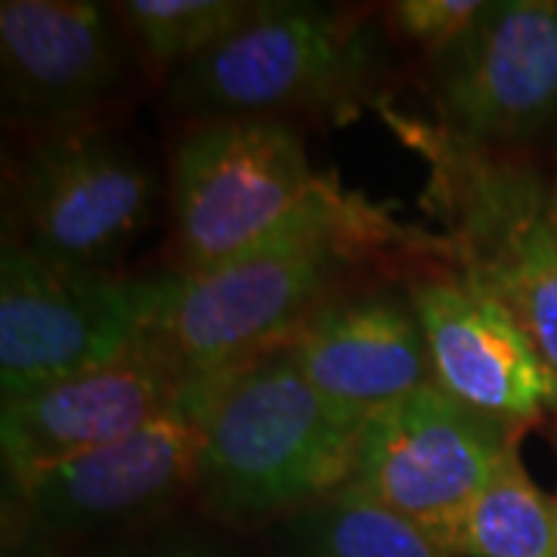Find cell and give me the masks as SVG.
Listing matches in <instances>:
<instances>
[{
	"instance_id": "obj_1",
	"label": "cell",
	"mask_w": 557,
	"mask_h": 557,
	"mask_svg": "<svg viewBox=\"0 0 557 557\" xmlns=\"http://www.w3.org/2000/svg\"><path fill=\"white\" fill-rule=\"evenodd\" d=\"M168 186L180 276L285 242H325L391 276L456 263L446 236L399 220L335 171H317L292 121H186L171 149Z\"/></svg>"
},
{
	"instance_id": "obj_2",
	"label": "cell",
	"mask_w": 557,
	"mask_h": 557,
	"mask_svg": "<svg viewBox=\"0 0 557 557\" xmlns=\"http://www.w3.org/2000/svg\"><path fill=\"white\" fill-rule=\"evenodd\" d=\"M180 409L201 437L193 508L242 536L347 490L366 421L322 397L285 347L186 387Z\"/></svg>"
},
{
	"instance_id": "obj_3",
	"label": "cell",
	"mask_w": 557,
	"mask_h": 557,
	"mask_svg": "<svg viewBox=\"0 0 557 557\" xmlns=\"http://www.w3.org/2000/svg\"><path fill=\"white\" fill-rule=\"evenodd\" d=\"M372 112L421 161L418 205L440 223L456 267L508 304L557 372V149L542 159L483 146L391 97Z\"/></svg>"
},
{
	"instance_id": "obj_4",
	"label": "cell",
	"mask_w": 557,
	"mask_h": 557,
	"mask_svg": "<svg viewBox=\"0 0 557 557\" xmlns=\"http://www.w3.org/2000/svg\"><path fill=\"white\" fill-rule=\"evenodd\" d=\"M387 44L369 13L260 0L258 10L205 57L164 78L168 102L186 121L325 119L375 109L384 94Z\"/></svg>"
},
{
	"instance_id": "obj_5",
	"label": "cell",
	"mask_w": 557,
	"mask_h": 557,
	"mask_svg": "<svg viewBox=\"0 0 557 557\" xmlns=\"http://www.w3.org/2000/svg\"><path fill=\"white\" fill-rule=\"evenodd\" d=\"M180 276L78 273L0 245V394L78 379L159 338Z\"/></svg>"
},
{
	"instance_id": "obj_6",
	"label": "cell",
	"mask_w": 557,
	"mask_h": 557,
	"mask_svg": "<svg viewBox=\"0 0 557 557\" xmlns=\"http://www.w3.org/2000/svg\"><path fill=\"white\" fill-rule=\"evenodd\" d=\"M156 201L152 164L115 131L90 124L40 134L7 168L3 239L62 270L121 273Z\"/></svg>"
},
{
	"instance_id": "obj_7",
	"label": "cell",
	"mask_w": 557,
	"mask_h": 557,
	"mask_svg": "<svg viewBox=\"0 0 557 557\" xmlns=\"http://www.w3.org/2000/svg\"><path fill=\"white\" fill-rule=\"evenodd\" d=\"M199 424L183 409L22 483H7L3 530L69 557L90 542L146 527L193 505Z\"/></svg>"
},
{
	"instance_id": "obj_8",
	"label": "cell",
	"mask_w": 557,
	"mask_h": 557,
	"mask_svg": "<svg viewBox=\"0 0 557 557\" xmlns=\"http://www.w3.org/2000/svg\"><path fill=\"white\" fill-rule=\"evenodd\" d=\"M381 273L325 242H285L201 276H180L159 341L186 387L285 347L304 319L344 282Z\"/></svg>"
},
{
	"instance_id": "obj_9",
	"label": "cell",
	"mask_w": 557,
	"mask_h": 557,
	"mask_svg": "<svg viewBox=\"0 0 557 557\" xmlns=\"http://www.w3.org/2000/svg\"><path fill=\"white\" fill-rule=\"evenodd\" d=\"M431 119L496 149H557V0H486L421 60Z\"/></svg>"
},
{
	"instance_id": "obj_10",
	"label": "cell",
	"mask_w": 557,
	"mask_h": 557,
	"mask_svg": "<svg viewBox=\"0 0 557 557\" xmlns=\"http://www.w3.org/2000/svg\"><path fill=\"white\" fill-rule=\"evenodd\" d=\"M515 446H520L518 431L465 409L431 384L362 421L347 490L416 523L443 545L468 502Z\"/></svg>"
},
{
	"instance_id": "obj_11",
	"label": "cell",
	"mask_w": 557,
	"mask_h": 557,
	"mask_svg": "<svg viewBox=\"0 0 557 557\" xmlns=\"http://www.w3.org/2000/svg\"><path fill=\"white\" fill-rule=\"evenodd\" d=\"M139 60L119 3H0L3 121L32 137L100 124L97 119L127 90Z\"/></svg>"
},
{
	"instance_id": "obj_12",
	"label": "cell",
	"mask_w": 557,
	"mask_h": 557,
	"mask_svg": "<svg viewBox=\"0 0 557 557\" xmlns=\"http://www.w3.org/2000/svg\"><path fill=\"white\" fill-rule=\"evenodd\" d=\"M406 282L434 387L518 431L557 424V372L508 304L456 263L418 267Z\"/></svg>"
},
{
	"instance_id": "obj_13",
	"label": "cell",
	"mask_w": 557,
	"mask_h": 557,
	"mask_svg": "<svg viewBox=\"0 0 557 557\" xmlns=\"http://www.w3.org/2000/svg\"><path fill=\"white\" fill-rule=\"evenodd\" d=\"M403 278L366 273L344 282L285 344L322 397L362 418L434 384L428 341Z\"/></svg>"
},
{
	"instance_id": "obj_14",
	"label": "cell",
	"mask_w": 557,
	"mask_h": 557,
	"mask_svg": "<svg viewBox=\"0 0 557 557\" xmlns=\"http://www.w3.org/2000/svg\"><path fill=\"white\" fill-rule=\"evenodd\" d=\"M186 379L159 338L78 379L57 381L0 406L7 483L112 446L183 406Z\"/></svg>"
},
{
	"instance_id": "obj_15",
	"label": "cell",
	"mask_w": 557,
	"mask_h": 557,
	"mask_svg": "<svg viewBox=\"0 0 557 557\" xmlns=\"http://www.w3.org/2000/svg\"><path fill=\"white\" fill-rule=\"evenodd\" d=\"M263 557H449V552L359 493L310 505L260 533Z\"/></svg>"
},
{
	"instance_id": "obj_16",
	"label": "cell",
	"mask_w": 557,
	"mask_h": 557,
	"mask_svg": "<svg viewBox=\"0 0 557 557\" xmlns=\"http://www.w3.org/2000/svg\"><path fill=\"white\" fill-rule=\"evenodd\" d=\"M449 557H557V498L520 461V446L496 465L443 542Z\"/></svg>"
},
{
	"instance_id": "obj_17",
	"label": "cell",
	"mask_w": 557,
	"mask_h": 557,
	"mask_svg": "<svg viewBox=\"0 0 557 557\" xmlns=\"http://www.w3.org/2000/svg\"><path fill=\"white\" fill-rule=\"evenodd\" d=\"M260 0H124L119 13L139 57L171 78L258 10Z\"/></svg>"
},
{
	"instance_id": "obj_18",
	"label": "cell",
	"mask_w": 557,
	"mask_h": 557,
	"mask_svg": "<svg viewBox=\"0 0 557 557\" xmlns=\"http://www.w3.org/2000/svg\"><path fill=\"white\" fill-rule=\"evenodd\" d=\"M69 557H263L260 536H242L193 505L146 527L90 542Z\"/></svg>"
},
{
	"instance_id": "obj_19",
	"label": "cell",
	"mask_w": 557,
	"mask_h": 557,
	"mask_svg": "<svg viewBox=\"0 0 557 557\" xmlns=\"http://www.w3.org/2000/svg\"><path fill=\"white\" fill-rule=\"evenodd\" d=\"M486 0H397L384 7L391 35L416 47L421 60L446 50L478 20Z\"/></svg>"
},
{
	"instance_id": "obj_20",
	"label": "cell",
	"mask_w": 557,
	"mask_h": 557,
	"mask_svg": "<svg viewBox=\"0 0 557 557\" xmlns=\"http://www.w3.org/2000/svg\"><path fill=\"white\" fill-rule=\"evenodd\" d=\"M0 557H60L47 548L35 545L32 539L20 536L13 530H3V545H0Z\"/></svg>"
},
{
	"instance_id": "obj_21",
	"label": "cell",
	"mask_w": 557,
	"mask_h": 557,
	"mask_svg": "<svg viewBox=\"0 0 557 557\" xmlns=\"http://www.w3.org/2000/svg\"><path fill=\"white\" fill-rule=\"evenodd\" d=\"M555 498H557V496H555Z\"/></svg>"
}]
</instances>
